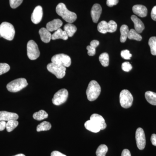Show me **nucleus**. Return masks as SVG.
I'll return each mask as SVG.
<instances>
[{"mask_svg":"<svg viewBox=\"0 0 156 156\" xmlns=\"http://www.w3.org/2000/svg\"><path fill=\"white\" fill-rule=\"evenodd\" d=\"M56 12L59 16L62 17L66 22L73 23L77 19V15L74 12L69 11L64 4H58L56 7Z\"/></svg>","mask_w":156,"mask_h":156,"instance_id":"f257e3e1","label":"nucleus"},{"mask_svg":"<svg viewBox=\"0 0 156 156\" xmlns=\"http://www.w3.org/2000/svg\"><path fill=\"white\" fill-rule=\"evenodd\" d=\"M14 27L11 23L4 22L0 25V37H3L8 41H11L15 35Z\"/></svg>","mask_w":156,"mask_h":156,"instance_id":"f03ea898","label":"nucleus"},{"mask_svg":"<svg viewBox=\"0 0 156 156\" xmlns=\"http://www.w3.org/2000/svg\"><path fill=\"white\" fill-rule=\"evenodd\" d=\"M101 88L99 84L95 80L91 81L89 83L86 93L88 100L94 101L96 100L100 95Z\"/></svg>","mask_w":156,"mask_h":156,"instance_id":"7ed1b4c3","label":"nucleus"},{"mask_svg":"<svg viewBox=\"0 0 156 156\" xmlns=\"http://www.w3.org/2000/svg\"><path fill=\"white\" fill-rule=\"evenodd\" d=\"M28 85L27 80L24 78H19L11 81L7 85V88L9 92H19Z\"/></svg>","mask_w":156,"mask_h":156,"instance_id":"20e7f679","label":"nucleus"},{"mask_svg":"<svg viewBox=\"0 0 156 156\" xmlns=\"http://www.w3.org/2000/svg\"><path fill=\"white\" fill-rule=\"evenodd\" d=\"M119 98L120 105L124 108H129L132 105L133 96L128 90L124 89L122 90L120 92Z\"/></svg>","mask_w":156,"mask_h":156,"instance_id":"39448f33","label":"nucleus"},{"mask_svg":"<svg viewBox=\"0 0 156 156\" xmlns=\"http://www.w3.org/2000/svg\"><path fill=\"white\" fill-rule=\"evenodd\" d=\"M47 69L58 79H62L66 75V67L53 62H51L48 65Z\"/></svg>","mask_w":156,"mask_h":156,"instance_id":"423d86ee","label":"nucleus"},{"mask_svg":"<svg viewBox=\"0 0 156 156\" xmlns=\"http://www.w3.org/2000/svg\"><path fill=\"white\" fill-rule=\"evenodd\" d=\"M51 62L55 64L62 66L66 67H68L71 64V59L69 56L66 54H56L51 58Z\"/></svg>","mask_w":156,"mask_h":156,"instance_id":"0eeeda50","label":"nucleus"},{"mask_svg":"<svg viewBox=\"0 0 156 156\" xmlns=\"http://www.w3.org/2000/svg\"><path fill=\"white\" fill-rule=\"evenodd\" d=\"M27 54L30 60H35L40 56V50L37 45L33 40H30L27 43Z\"/></svg>","mask_w":156,"mask_h":156,"instance_id":"6e6552de","label":"nucleus"},{"mask_svg":"<svg viewBox=\"0 0 156 156\" xmlns=\"http://www.w3.org/2000/svg\"><path fill=\"white\" fill-rule=\"evenodd\" d=\"M68 97V92L66 89H61L54 94L52 102L54 105H60L65 103Z\"/></svg>","mask_w":156,"mask_h":156,"instance_id":"1a4fd4ad","label":"nucleus"},{"mask_svg":"<svg viewBox=\"0 0 156 156\" xmlns=\"http://www.w3.org/2000/svg\"><path fill=\"white\" fill-rule=\"evenodd\" d=\"M136 145L140 150L144 149L146 145L145 134L143 129L138 128L136 129L135 133Z\"/></svg>","mask_w":156,"mask_h":156,"instance_id":"9d476101","label":"nucleus"},{"mask_svg":"<svg viewBox=\"0 0 156 156\" xmlns=\"http://www.w3.org/2000/svg\"><path fill=\"white\" fill-rule=\"evenodd\" d=\"M43 15V9L41 6H37L34 9L33 12L31 16L32 21L34 24H38L42 20Z\"/></svg>","mask_w":156,"mask_h":156,"instance_id":"9b49d317","label":"nucleus"},{"mask_svg":"<svg viewBox=\"0 0 156 156\" xmlns=\"http://www.w3.org/2000/svg\"><path fill=\"white\" fill-rule=\"evenodd\" d=\"M90 120L96 124L100 128L101 130H104L106 128L105 120L100 115L93 114L90 117Z\"/></svg>","mask_w":156,"mask_h":156,"instance_id":"f8f14e48","label":"nucleus"},{"mask_svg":"<svg viewBox=\"0 0 156 156\" xmlns=\"http://www.w3.org/2000/svg\"><path fill=\"white\" fill-rule=\"evenodd\" d=\"M102 12V9L100 5L95 4L92 6L91 11V15L92 21L96 23L100 18L101 14Z\"/></svg>","mask_w":156,"mask_h":156,"instance_id":"ddd939ff","label":"nucleus"},{"mask_svg":"<svg viewBox=\"0 0 156 156\" xmlns=\"http://www.w3.org/2000/svg\"><path fill=\"white\" fill-rule=\"evenodd\" d=\"M19 116L15 113L7 111H0V122L9 121L11 120H17Z\"/></svg>","mask_w":156,"mask_h":156,"instance_id":"4468645a","label":"nucleus"},{"mask_svg":"<svg viewBox=\"0 0 156 156\" xmlns=\"http://www.w3.org/2000/svg\"><path fill=\"white\" fill-rule=\"evenodd\" d=\"M62 22L61 20L54 19L50 22H48L46 25V28L50 32L56 31L60 28L62 25Z\"/></svg>","mask_w":156,"mask_h":156,"instance_id":"2eb2a0df","label":"nucleus"},{"mask_svg":"<svg viewBox=\"0 0 156 156\" xmlns=\"http://www.w3.org/2000/svg\"><path fill=\"white\" fill-rule=\"evenodd\" d=\"M134 14L141 17H146L147 14V9L145 6L143 5H135L132 8Z\"/></svg>","mask_w":156,"mask_h":156,"instance_id":"dca6fc26","label":"nucleus"},{"mask_svg":"<svg viewBox=\"0 0 156 156\" xmlns=\"http://www.w3.org/2000/svg\"><path fill=\"white\" fill-rule=\"evenodd\" d=\"M131 19L134 23L135 30L139 34L141 33L145 28L143 23L134 15L131 16Z\"/></svg>","mask_w":156,"mask_h":156,"instance_id":"f3484780","label":"nucleus"},{"mask_svg":"<svg viewBox=\"0 0 156 156\" xmlns=\"http://www.w3.org/2000/svg\"><path fill=\"white\" fill-rule=\"evenodd\" d=\"M39 34L42 41L45 43H49L51 39L52 35L47 29L43 27L39 30Z\"/></svg>","mask_w":156,"mask_h":156,"instance_id":"a211bd4d","label":"nucleus"},{"mask_svg":"<svg viewBox=\"0 0 156 156\" xmlns=\"http://www.w3.org/2000/svg\"><path fill=\"white\" fill-rule=\"evenodd\" d=\"M68 36L66 32L62 30L61 29L59 28L52 35L51 39L53 40L61 39L66 41L68 39Z\"/></svg>","mask_w":156,"mask_h":156,"instance_id":"6ab92c4d","label":"nucleus"},{"mask_svg":"<svg viewBox=\"0 0 156 156\" xmlns=\"http://www.w3.org/2000/svg\"><path fill=\"white\" fill-rule=\"evenodd\" d=\"M84 126L87 130L94 133H98L101 130L100 128L90 120L87 121L84 124Z\"/></svg>","mask_w":156,"mask_h":156,"instance_id":"aec40b11","label":"nucleus"},{"mask_svg":"<svg viewBox=\"0 0 156 156\" xmlns=\"http://www.w3.org/2000/svg\"><path fill=\"white\" fill-rule=\"evenodd\" d=\"M129 28L126 25H122L120 28L121 32V37H120V41L122 43H125L128 38V34L129 33Z\"/></svg>","mask_w":156,"mask_h":156,"instance_id":"412c9836","label":"nucleus"},{"mask_svg":"<svg viewBox=\"0 0 156 156\" xmlns=\"http://www.w3.org/2000/svg\"><path fill=\"white\" fill-rule=\"evenodd\" d=\"M64 30L69 37H72L76 31L77 28L74 24H72V23H68L64 26Z\"/></svg>","mask_w":156,"mask_h":156,"instance_id":"4be33fe9","label":"nucleus"},{"mask_svg":"<svg viewBox=\"0 0 156 156\" xmlns=\"http://www.w3.org/2000/svg\"><path fill=\"white\" fill-rule=\"evenodd\" d=\"M145 97L147 101L152 105H156V93L147 91L145 92Z\"/></svg>","mask_w":156,"mask_h":156,"instance_id":"5701e85b","label":"nucleus"},{"mask_svg":"<svg viewBox=\"0 0 156 156\" xmlns=\"http://www.w3.org/2000/svg\"><path fill=\"white\" fill-rule=\"evenodd\" d=\"M33 117L34 119L37 120V121H41V120L48 118V114L47 113V112L41 110L39 111V112L34 113Z\"/></svg>","mask_w":156,"mask_h":156,"instance_id":"b1692460","label":"nucleus"},{"mask_svg":"<svg viewBox=\"0 0 156 156\" xmlns=\"http://www.w3.org/2000/svg\"><path fill=\"white\" fill-rule=\"evenodd\" d=\"M128 38L130 40H136L137 41H141L142 40V36L133 29L129 30L128 34Z\"/></svg>","mask_w":156,"mask_h":156,"instance_id":"393cba45","label":"nucleus"},{"mask_svg":"<svg viewBox=\"0 0 156 156\" xmlns=\"http://www.w3.org/2000/svg\"><path fill=\"white\" fill-rule=\"evenodd\" d=\"M98 30L101 34H105L108 31V23L103 20L99 23L97 27Z\"/></svg>","mask_w":156,"mask_h":156,"instance_id":"a878e982","label":"nucleus"},{"mask_svg":"<svg viewBox=\"0 0 156 156\" xmlns=\"http://www.w3.org/2000/svg\"><path fill=\"white\" fill-rule=\"evenodd\" d=\"M51 127L52 126L50 122L47 121H44L38 125L37 126V131L38 132L49 131L51 129Z\"/></svg>","mask_w":156,"mask_h":156,"instance_id":"bb28decb","label":"nucleus"},{"mask_svg":"<svg viewBox=\"0 0 156 156\" xmlns=\"http://www.w3.org/2000/svg\"><path fill=\"white\" fill-rule=\"evenodd\" d=\"M99 60L102 66L104 67L108 66L109 63V57L107 53H104L101 54L99 57Z\"/></svg>","mask_w":156,"mask_h":156,"instance_id":"cd10ccee","label":"nucleus"},{"mask_svg":"<svg viewBox=\"0 0 156 156\" xmlns=\"http://www.w3.org/2000/svg\"><path fill=\"white\" fill-rule=\"evenodd\" d=\"M18 121L17 120H11L6 122V128L8 132H10L15 129L18 126Z\"/></svg>","mask_w":156,"mask_h":156,"instance_id":"c85d7f7f","label":"nucleus"},{"mask_svg":"<svg viewBox=\"0 0 156 156\" xmlns=\"http://www.w3.org/2000/svg\"><path fill=\"white\" fill-rule=\"evenodd\" d=\"M148 44L151 48V53L154 56H156V37H153L149 40Z\"/></svg>","mask_w":156,"mask_h":156,"instance_id":"c756f323","label":"nucleus"},{"mask_svg":"<svg viewBox=\"0 0 156 156\" xmlns=\"http://www.w3.org/2000/svg\"><path fill=\"white\" fill-rule=\"evenodd\" d=\"M108 151V148L105 144H101L98 148L96 151L97 156H105Z\"/></svg>","mask_w":156,"mask_h":156,"instance_id":"7c9ffc66","label":"nucleus"},{"mask_svg":"<svg viewBox=\"0 0 156 156\" xmlns=\"http://www.w3.org/2000/svg\"><path fill=\"white\" fill-rule=\"evenodd\" d=\"M10 69V66L6 63H0V75L8 72Z\"/></svg>","mask_w":156,"mask_h":156,"instance_id":"2f4dec72","label":"nucleus"},{"mask_svg":"<svg viewBox=\"0 0 156 156\" xmlns=\"http://www.w3.org/2000/svg\"><path fill=\"white\" fill-rule=\"evenodd\" d=\"M109 33H113L116 31L117 29L116 23L114 20H110L108 22Z\"/></svg>","mask_w":156,"mask_h":156,"instance_id":"473e14b6","label":"nucleus"},{"mask_svg":"<svg viewBox=\"0 0 156 156\" xmlns=\"http://www.w3.org/2000/svg\"><path fill=\"white\" fill-rule=\"evenodd\" d=\"M23 1V0H10V6L12 9H16L22 4Z\"/></svg>","mask_w":156,"mask_h":156,"instance_id":"72a5a7b5","label":"nucleus"},{"mask_svg":"<svg viewBox=\"0 0 156 156\" xmlns=\"http://www.w3.org/2000/svg\"><path fill=\"white\" fill-rule=\"evenodd\" d=\"M121 56L124 59L128 60L131 59L132 54L130 53V51L128 50H123L121 51Z\"/></svg>","mask_w":156,"mask_h":156,"instance_id":"f704fd0d","label":"nucleus"},{"mask_svg":"<svg viewBox=\"0 0 156 156\" xmlns=\"http://www.w3.org/2000/svg\"><path fill=\"white\" fill-rule=\"evenodd\" d=\"M122 68L123 71L128 72L132 69V66L130 62H125L122 64Z\"/></svg>","mask_w":156,"mask_h":156,"instance_id":"c9c22d12","label":"nucleus"},{"mask_svg":"<svg viewBox=\"0 0 156 156\" xmlns=\"http://www.w3.org/2000/svg\"><path fill=\"white\" fill-rule=\"evenodd\" d=\"M87 49L88 50V54L89 56H93L95 55L96 53V50L95 48H93L90 45V46H87Z\"/></svg>","mask_w":156,"mask_h":156,"instance_id":"e433bc0d","label":"nucleus"},{"mask_svg":"<svg viewBox=\"0 0 156 156\" xmlns=\"http://www.w3.org/2000/svg\"><path fill=\"white\" fill-rule=\"evenodd\" d=\"M119 2V0H107L106 4L108 7H112L117 5Z\"/></svg>","mask_w":156,"mask_h":156,"instance_id":"4c0bfd02","label":"nucleus"},{"mask_svg":"<svg viewBox=\"0 0 156 156\" xmlns=\"http://www.w3.org/2000/svg\"><path fill=\"white\" fill-rule=\"evenodd\" d=\"M151 17L154 20L156 21V6H155L152 9Z\"/></svg>","mask_w":156,"mask_h":156,"instance_id":"58836bf2","label":"nucleus"},{"mask_svg":"<svg viewBox=\"0 0 156 156\" xmlns=\"http://www.w3.org/2000/svg\"><path fill=\"white\" fill-rule=\"evenodd\" d=\"M90 46L93 47V48H96L99 44V42L97 40H93L90 42Z\"/></svg>","mask_w":156,"mask_h":156,"instance_id":"ea45409f","label":"nucleus"},{"mask_svg":"<svg viewBox=\"0 0 156 156\" xmlns=\"http://www.w3.org/2000/svg\"><path fill=\"white\" fill-rule=\"evenodd\" d=\"M51 156H66L58 151H53L51 154Z\"/></svg>","mask_w":156,"mask_h":156,"instance_id":"a19ab883","label":"nucleus"},{"mask_svg":"<svg viewBox=\"0 0 156 156\" xmlns=\"http://www.w3.org/2000/svg\"><path fill=\"white\" fill-rule=\"evenodd\" d=\"M121 156H131L130 151L127 149L123 150Z\"/></svg>","mask_w":156,"mask_h":156,"instance_id":"79ce46f5","label":"nucleus"},{"mask_svg":"<svg viewBox=\"0 0 156 156\" xmlns=\"http://www.w3.org/2000/svg\"><path fill=\"white\" fill-rule=\"evenodd\" d=\"M151 142L152 144L156 147V134H152L151 138Z\"/></svg>","mask_w":156,"mask_h":156,"instance_id":"37998d69","label":"nucleus"},{"mask_svg":"<svg viewBox=\"0 0 156 156\" xmlns=\"http://www.w3.org/2000/svg\"><path fill=\"white\" fill-rule=\"evenodd\" d=\"M6 122L5 121L0 122V131H2L6 128Z\"/></svg>","mask_w":156,"mask_h":156,"instance_id":"c03bdc74","label":"nucleus"},{"mask_svg":"<svg viewBox=\"0 0 156 156\" xmlns=\"http://www.w3.org/2000/svg\"><path fill=\"white\" fill-rule=\"evenodd\" d=\"M13 156H26L25 155L23 154H18L16 155Z\"/></svg>","mask_w":156,"mask_h":156,"instance_id":"a18cd8bd","label":"nucleus"}]
</instances>
